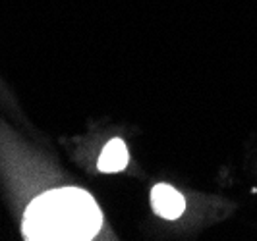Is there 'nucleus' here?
Returning a JSON list of instances; mask_svg holds the SVG:
<instances>
[{"label": "nucleus", "mask_w": 257, "mask_h": 241, "mask_svg": "<svg viewBox=\"0 0 257 241\" xmlns=\"http://www.w3.org/2000/svg\"><path fill=\"white\" fill-rule=\"evenodd\" d=\"M103 226V214L87 191L77 187L47 191L33 199L24 214L26 239L87 241Z\"/></svg>", "instance_id": "nucleus-1"}, {"label": "nucleus", "mask_w": 257, "mask_h": 241, "mask_svg": "<svg viewBox=\"0 0 257 241\" xmlns=\"http://www.w3.org/2000/svg\"><path fill=\"white\" fill-rule=\"evenodd\" d=\"M151 204H153L155 212L161 218H167V220L180 218L184 208H186L184 197L167 183H159L151 189Z\"/></svg>", "instance_id": "nucleus-2"}, {"label": "nucleus", "mask_w": 257, "mask_h": 241, "mask_svg": "<svg viewBox=\"0 0 257 241\" xmlns=\"http://www.w3.org/2000/svg\"><path fill=\"white\" fill-rule=\"evenodd\" d=\"M128 149H126V143L122 139H112L104 145L103 152L99 156V162L97 168L101 172L106 174H114V172H122L126 166H128Z\"/></svg>", "instance_id": "nucleus-3"}]
</instances>
